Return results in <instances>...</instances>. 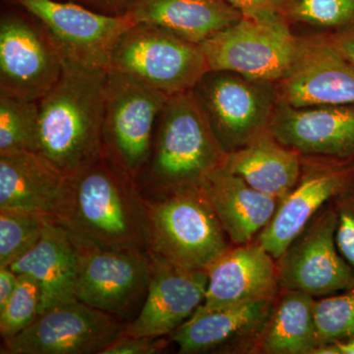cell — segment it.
I'll return each mask as SVG.
<instances>
[{"label":"cell","instance_id":"obj_1","mask_svg":"<svg viewBox=\"0 0 354 354\" xmlns=\"http://www.w3.org/2000/svg\"><path fill=\"white\" fill-rule=\"evenodd\" d=\"M108 71L65 59L57 83L41 101L38 153L73 176L102 157Z\"/></svg>","mask_w":354,"mask_h":354},{"label":"cell","instance_id":"obj_2","mask_svg":"<svg viewBox=\"0 0 354 354\" xmlns=\"http://www.w3.org/2000/svg\"><path fill=\"white\" fill-rule=\"evenodd\" d=\"M73 203L64 223L80 243L149 251L148 207L138 180L108 156L72 176Z\"/></svg>","mask_w":354,"mask_h":354},{"label":"cell","instance_id":"obj_3","mask_svg":"<svg viewBox=\"0 0 354 354\" xmlns=\"http://www.w3.org/2000/svg\"><path fill=\"white\" fill-rule=\"evenodd\" d=\"M225 155L192 90L171 95L158 118L145 185L152 197L201 186Z\"/></svg>","mask_w":354,"mask_h":354},{"label":"cell","instance_id":"obj_4","mask_svg":"<svg viewBox=\"0 0 354 354\" xmlns=\"http://www.w3.org/2000/svg\"><path fill=\"white\" fill-rule=\"evenodd\" d=\"M149 252L172 264L208 272L232 245L203 185L147 199Z\"/></svg>","mask_w":354,"mask_h":354},{"label":"cell","instance_id":"obj_5","mask_svg":"<svg viewBox=\"0 0 354 354\" xmlns=\"http://www.w3.org/2000/svg\"><path fill=\"white\" fill-rule=\"evenodd\" d=\"M192 93L225 153L270 132L278 106L276 84L209 70Z\"/></svg>","mask_w":354,"mask_h":354},{"label":"cell","instance_id":"obj_6","mask_svg":"<svg viewBox=\"0 0 354 354\" xmlns=\"http://www.w3.org/2000/svg\"><path fill=\"white\" fill-rule=\"evenodd\" d=\"M169 97L131 76L108 71L104 153L137 180L150 162L158 118Z\"/></svg>","mask_w":354,"mask_h":354},{"label":"cell","instance_id":"obj_7","mask_svg":"<svg viewBox=\"0 0 354 354\" xmlns=\"http://www.w3.org/2000/svg\"><path fill=\"white\" fill-rule=\"evenodd\" d=\"M109 70L171 95L188 92L209 71L200 44L149 24H135L114 48Z\"/></svg>","mask_w":354,"mask_h":354},{"label":"cell","instance_id":"obj_8","mask_svg":"<svg viewBox=\"0 0 354 354\" xmlns=\"http://www.w3.org/2000/svg\"><path fill=\"white\" fill-rule=\"evenodd\" d=\"M279 14L243 17L200 44L209 70H228L276 83L286 75L300 48Z\"/></svg>","mask_w":354,"mask_h":354},{"label":"cell","instance_id":"obj_9","mask_svg":"<svg viewBox=\"0 0 354 354\" xmlns=\"http://www.w3.org/2000/svg\"><path fill=\"white\" fill-rule=\"evenodd\" d=\"M74 241L78 248L76 299L123 322H131L148 293L149 251L113 250Z\"/></svg>","mask_w":354,"mask_h":354},{"label":"cell","instance_id":"obj_10","mask_svg":"<svg viewBox=\"0 0 354 354\" xmlns=\"http://www.w3.org/2000/svg\"><path fill=\"white\" fill-rule=\"evenodd\" d=\"M337 215L328 203L276 259L281 290L325 297L354 286V270L335 242Z\"/></svg>","mask_w":354,"mask_h":354},{"label":"cell","instance_id":"obj_11","mask_svg":"<svg viewBox=\"0 0 354 354\" xmlns=\"http://www.w3.org/2000/svg\"><path fill=\"white\" fill-rule=\"evenodd\" d=\"M127 323L75 300L39 314L19 334L4 339L2 354H102Z\"/></svg>","mask_w":354,"mask_h":354},{"label":"cell","instance_id":"obj_12","mask_svg":"<svg viewBox=\"0 0 354 354\" xmlns=\"http://www.w3.org/2000/svg\"><path fill=\"white\" fill-rule=\"evenodd\" d=\"M38 19L64 59L109 71L120 37L135 25L122 13L109 16L55 0H15Z\"/></svg>","mask_w":354,"mask_h":354},{"label":"cell","instance_id":"obj_13","mask_svg":"<svg viewBox=\"0 0 354 354\" xmlns=\"http://www.w3.org/2000/svg\"><path fill=\"white\" fill-rule=\"evenodd\" d=\"M64 57L43 26L8 14L0 21V93L39 102L57 83Z\"/></svg>","mask_w":354,"mask_h":354},{"label":"cell","instance_id":"obj_14","mask_svg":"<svg viewBox=\"0 0 354 354\" xmlns=\"http://www.w3.org/2000/svg\"><path fill=\"white\" fill-rule=\"evenodd\" d=\"M354 186V158L301 155V174L290 194L279 202L272 221L258 235L274 259L314 215Z\"/></svg>","mask_w":354,"mask_h":354},{"label":"cell","instance_id":"obj_15","mask_svg":"<svg viewBox=\"0 0 354 354\" xmlns=\"http://www.w3.org/2000/svg\"><path fill=\"white\" fill-rule=\"evenodd\" d=\"M73 203V180L38 152L0 153V209L35 212L64 225Z\"/></svg>","mask_w":354,"mask_h":354},{"label":"cell","instance_id":"obj_16","mask_svg":"<svg viewBox=\"0 0 354 354\" xmlns=\"http://www.w3.org/2000/svg\"><path fill=\"white\" fill-rule=\"evenodd\" d=\"M149 253L148 293L138 315L127 323L124 335L167 337L187 321L204 301L208 272L183 269L157 254Z\"/></svg>","mask_w":354,"mask_h":354},{"label":"cell","instance_id":"obj_17","mask_svg":"<svg viewBox=\"0 0 354 354\" xmlns=\"http://www.w3.org/2000/svg\"><path fill=\"white\" fill-rule=\"evenodd\" d=\"M300 48L276 82L278 104L293 108L354 104V68L320 37L299 36Z\"/></svg>","mask_w":354,"mask_h":354},{"label":"cell","instance_id":"obj_18","mask_svg":"<svg viewBox=\"0 0 354 354\" xmlns=\"http://www.w3.org/2000/svg\"><path fill=\"white\" fill-rule=\"evenodd\" d=\"M208 278L204 301L194 314L274 299L281 290L277 261L257 241L230 246L209 267Z\"/></svg>","mask_w":354,"mask_h":354},{"label":"cell","instance_id":"obj_19","mask_svg":"<svg viewBox=\"0 0 354 354\" xmlns=\"http://www.w3.org/2000/svg\"><path fill=\"white\" fill-rule=\"evenodd\" d=\"M274 299L193 314L169 339L181 354H253Z\"/></svg>","mask_w":354,"mask_h":354},{"label":"cell","instance_id":"obj_20","mask_svg":"<svg viewBox=\"0 0 354 354\" xmlns=\"http://www.w3.org/2000/svg\"><path fill=\"white\" fill-rule=\"evenodd\" d=\"M270 132L301 155L354 158V104L293 108L278 104Z\"/></svg>","mask_w":354,"mask_h":354},{"label":"cell","instance_id":"obj_21","mask_svg":"<svg viewBox=\"0 0 354 354\" xmlns=\"http://www.w3.org/2000/svg\"><path fill=\"white\" fill-rule=\"evenodd\" d=\"M78 248L64 225L55 221L46 225L37 245L10 266L17 274H26L41 288L39 314L58 305L75 301L74 285Z\"/></svg>","mask_w":354,"mask_h":354},{"label":"cell","instance_id":"obj_22","mask_svg":"<svg viewBox=\"0 0 354 354\" xmlns=\"http://www.w3.org/2000/svg\"><path fill=\"white\" fill-rule=\"evenodd\" d=\"M203 188L232 245L255 241L279 205L276 198L254 189L223 167L209 174Z\"/></svg>","mask_w":354,"mask_h":354},{"label":"cell","instance_id":"obj_23","mask_svg":"<svg viewBox=\"0 0 354 354\" xmlns=\"http://www.w3.org/2000/svg\"><path fill=\"white\" fill-rule=\"evenodd\" d=\"M123 13L198 44L243 17L223 0H131Z\"/></svg>","mask_w":354,"mask_h":354},{"label":"cell","instance_id":"obj_24","mask_svg":"<svg viewBox=\"0 0 354 354\" xmlns=\"http://www.w3.org/2000/svg\"><path fill=\"white\" fill-rule=\"evenodd\" d=\"M221 167L241 177L254 189L281 202L299 179L301 153L268 132L248 145L227 153Z\"/></svg>","mask_w":354,"mask_h":354},{"label":"cell","instance_id":"obj_25","mask_svg":"<svg viewBox=\"0 0 354 354\" xmlns=\"http://www.w3.org/2000/svg\"><path fill=\"white\" fill-rule=\"evenodd\" d=\"M315 297L279 290L253 354H311L319 346Z\"/></svg>","mask_w":354,"mask_h":354},{"label":"cell","instance_id":"obj_26","mask_svg":"<svg viewBox=\"0 0 354 354\" xmlns=\"http://www.w3.org/2000/svg\"><path fill=\"white\" fill-rule=\"evenodd\" d=\"M279 15L297 36H330L354 29V0H283Z\"/></svg>","mask_w":354,"mask_h":354},{"label":"cell","instance_id":"obj_27","mask_svg":"<svg viewBox=\"0 0 354 354\" xmlns=\"http://www.w3.org/2000/svg\"><path fill=\"white\" fill-rule=\"evenodd\" d=\"M39 102L0 93V153L39 151Z\"/></svg>","mask_w":354,"mask_h":354},{"label":"cell","instance_id":"obj_28","mask_svg":"<svg viewBox=\"0 0 354 354\" xmlns=\"http://www.w3.org/2000/svg\"><path fill=\"white\" fill-rule=\"evenodd\" d=\"M48 216L18 209H0V267H10L41 239Z\"/></svg>","mask_w":354,"mask_h":354},{"label":"cell","instance_id":"obj_29","mask_svg":"<svg viewBox=\"0 0 354 354\" xmlns=\"http://www.w3.org/2000/svg\"><path fill=\"white\" fill-rule=\"evenodd\" d=\"M319 344L354 339V286L315 301Z\"/></svg>","mask_w":354,"mask_h":354},{"label":"cell","instance_id":"obj_30","mask_svg":"<svg viewBox=\"0 0 354 354\" xmlns=\"http://www.w3.org/2000/svg\"><path fill=\"white\" fill-rule=\"evenodd\" d=\"M41 288L29 274H18L17 286L6 304L0 309V335L8 339L19 334L39 316Z\"/></svg>","mask_w":354,"mask_h":354},{"label":"cell","instance_id":"obj_31","mask_svg":"<svg viewBox=\"0 0 354 354\" xmlns=\"http://www.w3.org/2000/svg\"><path fill=\"white\" fill-rule=\"evenodd\" d=\"M330 203L337 215V249L354 270V186L337 195Z\"/></svg>","mask_w":354,"mask_h":354},{"label":"cell","instance_id":"obj_32","mask_svg":"<svg viewBox=\"0 0 354 354\" xmlns=\"http://www.w3.org/2000/svg\"><path fill=\"white\" fill-rule=\"evenodd\" d=\"M171 341L169 337H132L123 334L102 354H155L167 348Z\"/></svg>","mask_w":354,"mask_h":354},{"label":"cell","instance_id":"obj_33","mask_svg":"<svg viewBox=\"0 0 354 354\" xmlns=\"http://www.w3.org/2000/svg\"><path fill=\"white\" fill-rule=\"evenodd\" d=\"M245 17H263L279 14L283 0H223Z\"/></svg>","mask_w":354,"mask_h":354},{"label":"cell","instance_id":"obj_34","mask_svg":"<svg viewBox=\"0 0 354 354\" xmlns=\"http://www.w3.org/2000/svg\"><path fill=\"white\" fill-rule=\"evenodd\" d=\"M320 38L354 68V29Z\"/></svg>","mask_w":354,"mask_h":354},{"label":"cell","instance_id":"obj_35","mask_svg":"<svg viewBox=\"0 0 354 354\" xmlns=\"http://www.w3.org/2000/svg\"><path fill=\"white\" fill-rule=\"evenodd\" d=\"M17 281L18 274L9 266L0 267V309L13 295Z\"/></svg>","mask_w":354,"mask_h":354},{"label":"cell","instance_id":"obj_36","mask_svg":"<svg viewBox=\"0 0 354 354\" xmlns=\"http://www.w3.org/2000/svg\"><path fill=\"white\" fill-rule=\"evenodd\" d=\"M86 1L91 2V3L97 4V6H125L129 3L131 0H86Z\"/></svg>","mask_w":354,"mask_h":354}]
</instances>
